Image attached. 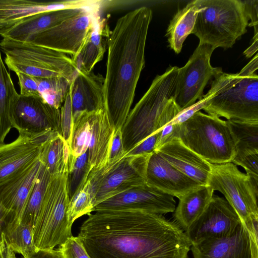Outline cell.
I'll return each mask as SVG.
<instances>
[{
	"instance_id": "10",
	"label": "cell",
	"mask_w": 258,
	"mask_h": 258,
	"mask_svg": "<svg viewBox=\"0 0 258 258\" xmlns=\"http://www.w3.org/2000/svg\"><path fill=\"white\" fill-rule=\"evenodd\" d=\"M114 127L105 108L73 119L69 165L87 151L91 170L108 161Z\"/></svg>"
},
{
	"instance_id": "41",
	"label": "cell",
	"mask_w": 258,
	"mask_h": 258,
	"mask_svg": "<svg viewBox=\"0 0 258 258\" xmlns=\"http://www.w3.org/2000/svg\"><path fill=\"white\" fill-rule=\"evenodd\" d=\"M159 132L149 137L136 147L125 153V156L150 154L155 150V145Z\"/></svg>"
},
{
	"instance_id": "2",
	"label": "cell",
	"mask_w": 258,
	"mask_h": 258,
	"mask_svg": "<svg viewBox=\"0 0 258 258\" xmlns=\"http://www.w3.org/2000/svg\"><path fill=\"white\" fill-rule=\"evenodd\" d=\"M152 17L150 8H137L119 18L111 31L103 96L114 131L121 128L134 101L145 67L146 39Z\"/></svg>"
},
{
	"instance_id": "23",
	"label": "cell",
	"mask_w": 258,
	"mask_h": 258,
	"mask_svg": "<svg viewBox=\"0 0 258 258\" xmlns=\"http://www.w3.org/2000/svg\"><path fill=\"white\" fill-rule=\"evenodd\" d=\"M104 77L93 72L88 74L76 71L69 92L73 119L84 112H91L105 108L103 96Z\"/></svg>"
},
{
	"instance_id": "12",
	"label": "cell",
	"mask_w": 258,
	"mask_h": 258,
	"mask_svg": "<svg viewBox=\"0 0 258 258\" xmlns=\"http://www.w3.org/2000/svg\"><path fill=\"white\" fill-rule=\"evenodd\" d=\"M96 3L85 7L74 17L36 35L28 43L74 56L100 18L99 4Z\"/></svg>"
},
{
	"instance_id": "16",
	"label": "cell",
	"mask_w": 258,
	"mask_h": 258,
	"mask_svg": "<svg viewBox=\"0 0 258 258\" xmlns=\"http://www.w3.org/2000/svg\"><path fill=\"white\" fill-rule=\"evenodd\" d=\"M60 109L52 107L40 97L19 95L11 115L12 128L19 134L35 136L50 131L60 134Z\"/></svg>"
},
{
	"instance_id": "46",
	"label": "cell",
	"mask_w": 258,
	"mask_h": 258,
	"mask_svg": "<svg viewBox=\"0 0 258 258\" xmlns=\"http://www.w3.org/2000/svg\"><path fill=\"white\" fill-rule=\"evenodd\" d=\"M0 258H16L15 253L11 248L5 233L0 235Z\"/></svg>"
},
{
	"instance_id": "11",
	"label": "cell",
	"mask_w": 258,
	"mask_h": 258,
	"mask_svg": "<svg viewBox=\"0 0 258 258\" xmlns=\"http://www.w3.org/2000/svg\"><path fill=\"white\" fill-rule=\"evenodd\" d=\"M207 185L224 196L245 226L249 227L258 219V181L232 162L211 163Z\"/></svg>"
},
{
	"instance_id": "13",
	"label": "cell",
	"mask_w": 258,
	"mask_h": 258,
	"mask_svg": "<svg viewBox=\"0 0 258 258\" xmlns=\"http://www.w3.org/2000/svg\"><path fill=\"white\" fill-rule=\"evenodd\" d=\"M214 50L211 45L199 44L185 66L179 69L174 101L180 111L204 96L205 87L219 70L210 63Z\"/></svg>"
},
{
	"instance_id": "26",
	"label": "cell",
	"mask_w": 258,
	"mask_h": 258,
	"mask_svg": "<svg viewBox=\"0 0 258 258\" xmlns=\"http://www.w3.org/2000/svg\"><path fill=\"white\" fill-rule=\"evenodd\" d=\"M214 191L209 185H202L179 198L174 210L175 222L186 232L204 212L211 201Z\"/></svg>"
},
{
	"instance_id": "24",
	"label": "cell",
	"mask_w": 258,
	"mask_h": 258,
	"mask_svg": "<svg viewBox=\"0 0 258 258\" xmlns=\"http://www.w3.org/2000/svg\"><path fill=\"white\" fill-rule=\"evenodd\" d=\"M110 33L107 20L98 19L77 53L71 56L77 71L85 74L92 72L103 57Z\"/></svg>"
},
{
	"instance_id": "48",
	"label": "cell",
	"mask_w": 258,
	"mask_h": 258,
	"mask_svg": "<svg viewBox=\"0 0 258 258\" xmlns=\"http://www.w3.org/2000/svg\"><path fill=\"white\" fill-rule=\"evenodd\" d=\"M9 26L10 24L8 22L0 20V29Z\"/></svg>"
},
{
	"instance_id": "33",
	"label": "cell",
	"mask_w": 258,
	"mask_h": 258,
	"mask_svg": "<svg viewBox=\"0 0 258 258\" xmlns=\"http://www.w3.org/2000/svg\"><path fill=\"white\" fill-rule=\"evenodd\" d=\"M3 232L12 249L15 253L22 254L24 258L37 249L31 227L20 223L13 229Z\"/></svg>"
},
{
	"instance_id": "34",
	"label": "cell",
	"mask_w": 258,
	"mask_h": 258,
	"mask_svg": "<svg viewBox=\"0 0 258 258\" xmlns=\"http://www.w3.org/2000/svg\"><path fill=\"white\" fill-rule=\"evenodd\" d=\"M91 170L87 151L76 158L69 168L68 189L70 200L83 188Z\"/></svg>"
},
{
	"instance_id": "20",
	"label": "cell",
	"mask_w": 258,
	"mask_h": 258,
	"mask_svg": "<svg viewBox=\"0 0 258 258\" xmlns=\"http://www.w3.org/2000/svg\"><path fill=\"white\" fill-rule=\"evenodd\" d=\"M146 183L178 199L202 186L171 166L155 151L148 161Z\"/></svg>"
},
{
	"instance_id": "19",
	"label": "cell",
	"mask_w": 258,
	"mask_h": 258,
	"mask_svg": "<svg viewBox=\"0 0 258 258\" xmlns=\"http://www.w3.org/2000/svg\"><path fill=\"white\" fill-rule=\"evenodd\" d=\"M42 164L38 160L21 174L0 186V204L4 220L2 231H8L20 224L21 217Z\"/></svg>"
},
{
	"instance_id": "3",
	"label": "cell",
	"mask_w": 258,
	"mask_h": 258,
	"mask_svg": "<svg viewBox=\"0 0 258 258\" xmlns=\"http://www.w3.org/2000/svg\"><path fill=\"white\" fill-rule=\"evenodd\" d=\"M179 69L170 66L157 75L130 111L121 128L125 153L160 132L181 111L174 101Z\"/></svg>"
},
{
	"instance_id": "7",
	"label": "cell",
	"mask_w": 258,
	"mask_h": 258,
	"mask_svg": "<svg viewBox=\"0 0 258 258\" xmlns=\"http://www.w3.org/2000/svg\"><path fill=\"white\" fill-rule=\"evenodd\" d=\"M69 201L68 173L51 175L33 228L37 249H53L73 236L67 218Z\"/></svg>"
},
{
	"instance_id": "32",
	"label": "cell",
	"mask_w": 258,
	"mask_h": 258,
	"mask_svg": "<svg viewBox=\"0 0 258 258\" xmlns=\"http://www.w3.org/2000/svg\"><path fill=\"white\" fill-rule=\"evenodd\" d=\"M36 78L40 98L50 106L60 109L72 80L63 77Z\"/></svg>"
},
{
	"instance_id": "22",
	"label": "cell",
	"mask_w": 258,
	"mask_h": 258,
	"mask_svg": "<svg viewBox=\"0 0 258 258\" xmlns=\"http://www.w3.org/2000/svg\"><path fill=\"white\" fill-rule=\"evenodd\" d=\"M85 7L70 8L39 13L0 29V35L4 39L28 43L36 35L74 17Z\"/></svg>"
},
{
	"instance_id": "21",
	"label": "cell",
	"mask_w": 258,
	"mask_h": 258,
	"mask_svg": "<svg viewBox=\"0 0 258 258\" xmlns=\"http://www.w3.org/2000/svg\"><path fill=\"white\" fill-rule=\"evenodd\" d=\"M171 166L201 185H207L211 163L187 147L178 137L155 150Z\"/></svg>"
},
{
	"instance_id": "14",
	"label": "cell",
	"mask_w": 258,
	"mask_h": 258,
	"mask_svg": "<svg viewBox=\"0 0 258 258\" xmlns=\"http://www.w3.org/2000/svg\"><path fill=\"white\" fill-rule=\"evenodd\" d=\"M258 221L247 227L241 222L230 235L192 244L194 258H258Z\"/></svg>"
},
{
	"instance_id": "29",
	"label": "cell",
	"mask_w": 258,
	"mask_h": 258,
	"mask_svg": "<svg viewBox=\"0 0 258 258\" xmlns=\"http://www.w3.org/2000/svg\"><path fill=\"white\" fill-rule=\"evenodd\" d=\"M70 148L59 134L49 140L43 146L39 161L51 175L69 173Z\"/></svg>"
},
{
	"instance_id": "6",
	"label": "cell",
	"mask_w": 258,
	"mask_h": 258,
	"mask_svg": "<svg viewBox=\"0 0 258 258\" xmlns=\"http://www.w3.org/2000/svg\"><path fill=\"white\" fill-rule=\"evenodd\" d=\"M178 138L211 164L231 162L235 144L226 121L199 111L178 125Z\"/></svg>"
},
{
	"instance_id": "8",
	"label": "cell",
	"mask_w": 258,
	"mask_h": 258,
	"mask_svg": "<svg viewBox=\"0 0 258 258\" xmlns=\"http://www.w3.org/2000/svg\"><path fill=\"white\" fill-rule=\"evenodd\" d=\"M0 50L9 70L37 78L63 77L72 80L77 69L64 53L30 43L3 38Z\"/></svg>"
},
{
	"instance_id": "42",
	"label": "cell",
	"mask_w": 258,
	"mask_h": 258,
	"mask_svg": "<svg viewBox=\"0 0 258 258\" xmlns=\"http://www.w3.org/2000/svg\"><path fill=\"white\" fill-rule=\"evenodd\" d=\"M121 128L114 131L112 137L107 162L121 159L125 156Z\"/></svg>"
},
{
	"instance_id": "15",
	"label": "cell",
	"mask_w": 258,
	"mask_h": 258,
	"mask_svg": "<svg viewBox=\"0 0 258 258\" xmlns=\"http://www.w3.org/2000/svg\"><path fill=\"white\" fill-rule=\"evenodd\" d=\"M58 134L50 131L32 137L19 134L14 141L1 144L0 186L34 164L45 144Z\"/></svg>"
},
{
	"instance_id": "25",
	"label": "cell",
	"mask_w": 258,
	"mask_h": 258,
	"mask_svg": "<svg viewBox=\"0 0 258 258\" xmlns=\"http://www.w3.org/2000/svg\"><path fill=\"white\" fill-rule=\"evenodd\" d=\"M94 1H68L37 2L28 0H0V20L10 26L25 18L47 11L92 5Z\"/></svg>"
},
{
	"instance_id": "36",
	"label": "cell",
	"mask_w": 258,
	"mask_h": 258,
	"mask_svg": "<svg viewBox=\"0 0 258 258\" xmlns=\"http://www.w3.org/2000/svg\"><path fill=\"white\" fill-rule=\"evenodd\" d=\"M60 135L70 148L73 129V110L69 91L60 108Z\"/></svg>"
},
{
	"instance_id": "37",
	"label": "cell",
	"mask_w": 258,
	"mask_h": 258,
	"mask_svg": "<svg viewBox=\"0 0 258 258\" xmlns=\"http://www.w3.org/2000/svg\"><path fill=\"white\" fill-rule=\"evenodd\" d=\"M57 249L62 258H91L77 236L68 238Z\"/></svg>"
},
{
	"instance_id": "9",
	"label": "cell",
	"mask_w": 258,
	"mask_h": 258,
	"mask_svg": "<svg viewBox=\"0 0 258 258\" xmlns=\"http://www.w3.org/2000/svg\"><path fill=\"white\" fill-rule=\"evenodd\" d=\"M151 154L124 156L121 159L93 168L85 184L91 194L94 206L133 187L145 183L147 163Z\"/></svg>"
},
{
	"instance_id": "44",
	"label": "cell",
	"mask_w": 258,
	"mask_h": 258,
	"mask_svg": "<svg viewBox=\"0 0 258 258\" xmlns=\"http://www.w3.org/2000/svg\"><path fill=\"white\" fill-rule=\"evenodd\" d=\"M247 15L250 22L249 26H253L254 34H258V1H243Z\"/></svg>"
},
{
	"instance_id": "17",
	"label": "cell",
	"mask_w": 258,
	"mask_h": 258,
	"mask_svg": "<svg viewBox=\"0 0 258 258\" xmlns=\"http://www.w3.org/2000/svg\"><path fill=\"white\" fill-rule=\"evenodd\" d=\"M240 222L225 199L213 195L203 214L185 232L192 245L207 239L228 236Z\"/></svg>"
},
{
	"instance_id": "28",
	"label": "cell",
	"mask_w": 258,
	"mask_h": 258,
	"mask_svg": "<svg viewBox=\"0 0 258 258\" xmlns=\"http://www.w3.org/2000/svg\"><path fill=\"white\" fill-rule=\"evenodd\" d=\"M19 95L0 51V144L12 128L11 115Z\"/></svg>"
},
{
	"instance_id": "50",
	"label": "cell",
	"mask_w": 258,
	"mask_h": 258,
	"mask_svg": "<svg viewBox=\"0 0 258 258\" xmlns=\"http://www.w3.org/2000/svg\"><path fill=\"white\" fill-rule=\"evenodd\" d=\"M1 230H2V226H1V225L0 224V235H1Z\"/></svg>"
},
{
	"instance_id": "47",
	"label": "cell",
	"mask_w": 258,
	"mask_h": 258,
	"mask_svg": "<svg viewBox=\"0 0 258 258\" xmlns=\"http://www.w3.org/2000/svg\"><path fill=\"white\" fill-rule=\"evenodd\" d=\"M257 35L258 34H254V40L251 45L244 52V54L247 58L250 57L257 50Z\"/></svg>"
},
{
	"instance_id": "31",
	"label": "cell",
	"mask_w": 258,
	"mask_h": 258,
	"mask_svg": "<svg viewBox=\"0 0 258 258\" xmlns=\"http://www.w3.org/2000/svg\"><path fill=\"white\" fill-rule=\"evenodd\" d=\"M42 164V163H41ZM51 175L42 165L25 206L20 223L34 227Z\"/></svg>"
},
{
	"instance_id": "30",
	"label": "cell",
	"mask_w": 258,
	"mask_h": 258,
	"mask_svg": "<svg viewBox=\"0 0 258 258\" xmlns=\"http://www.w3.org/2000/svg\"><path fill=\"white\" fill-rule=\"evenodd\" d=\"M226 121L234 141V158L258 154V122Z\"/></svg>"
},
{
	"instance_id": "45",
	"label": "cell",
	"mask_w": 258,
	"mask_h": 258,
	"mask_svg": "<svg viewBox=\"0 0 258 258\" xmlns=\"http://www.w3.org/2000/svg\"><path fill=\"white\" fill-rule=\"evenodd\" d=\"M25 258H62L57 249H39L30 253Z\"/></svg>"
},
{
	"instance_id": "39",
	"label": "cell",
	"mask_w": 258,
	"mask_h": 258,
	"mask_svg": "<svg viewBox=\"0 0 258 258\" xmlns=\"http://www.w3.org/2000/svg\"><path fill=\"white\" fill-rule=\"evenodd\" d=\"M210 98L211 94L208 92L206 95H204L201 99L198 100L195 104L179 112L169 123L172 124L179 125L185 122L195 113L203 109Z\"/></svg>"
},
{
	"instance_id": "43",
	"label": "cell",
	"mask_w": 258,
	"mask_h": 258,
	"mask_svg": "<svg viewBox=\"0 0 258 258\" xmlns=\"http://www.w3.org/2000/svg\"><path fill=\"white\" fill-rule=\"evenodd\" d=\"M178 131V124H172L170 123L166 124L159 132L155 145V150L174 137H177Z\"/></svg>"
},
{
	"instance_id": "5",
	"label": "cell",
	"mask_w": 258,
	"mask_h": 258,
	"mask_svg": "<svg viewBox=\"0 0 258 258\" xmlns=\"http://www.w3.org/2000/svg\"><path fill=\"white\" fill-rule=\"evenodd\" d=\"M198 4L191 34L199 44L227 49L246 33L249 18L243 1L198 0Z\"/></svg>"
},
{
	"instance_id": "40",
	"label": "cell",
	"mask_w": 258,
	"mask_h": 258,
	"mask_svg": "<svg viewBox=\"0 0 258 258\" xmlns=\"http://www.w3.org/2000/svg\"><path fill=\"white\" fill-rule=\"evenodd\" d=\"M231 162L236 166L243 167L246 174L254 180L258 181V154L233 158Z\"/></svg>"
},
{
	"instance_id": "27",
	"label": "cell",
	"mask_w": 258,
	"mask_h": 258,
	"mask_svg": "<svg viewBox=\"0 0 258 258\" xmlns=\"http://www.w3.org/2000/svg\"><path fill=\"white\" fill-rule=\"evenodd\" d=\"M199 10L198 0L192 1L179 10L171 20L166 36L171 49L179 53L183 42L191 34Z\"/></svg>"
},
{
	"instance_id": "49",
	"label": "cell",
	"mask_w": 258,
	"mask_h": 258,
	"mask_svg": "<svg viewBox=\"0 0 258 258\" xmlns=\"http://www.w3.org/2000/svg\"><path fill=\"white\" fill-rule=\"evenodd\" d=\"M3 220H4V213H3V211L1 205L0 204V224L1 225V226H2V225L3 222Z\"/></svg>"
},
{
	"instance_id": "18",
	"label": "cell",
	"mask_w": 258,
	"mask_h": 258,
	"mask_svg": "<svg viewBox=\"0 0 258 258\" xmlns=\"http://www.w3.org/2000/svg\"><path fill=\"white\" fill-rule=\"evenodd\" d=\"M174 197L165 194L146 183L133 187L95 206L99 210H138L158 214L173 212Z\"/></svg>"
},
{
	"instance_id": "1",
	"label": "cell",
	"mask_w": 258,
	"mask_h": 258,
	"mask_svg": "<svg viewBox=\"0 0 258 258\" xmlns=\"http://www.w3.org/2000/svg\"><path fill=\"white\" fill-rule=\"evenodd\" d=\"M88 214L77 236L91 258H187L185 232L162 215L138 210Z\"/></svg>"
},
{
	"instance_id": "35",
	"label": "cell",
	"mask_w": 258,
	"mask_h": 258,
	"mask_svg": "<svg viewBox=\"0 0 258 258\" xmlns=\"http://www.w3.org/2000/svg\"><path fill=\"white\" fill-rule=\"evenodd\" d=\"M93 199L88 186L85 184L83 188L70 201L67 209V218L70 227L78 218L93 212Z\"/></svg>"
},
{
	"instance_id": "4",
	"label": "cell",
	"mask_w": 258,
	"mask_h": 258,
	"mask_svg": "<svg viewBox=\"0 0 258 258\" xmlns=\"http://www.w3.org/2000/svg\"><path fill=\"white\" fill-rule=\"evenodd\" d=\"M257 62L256 53L238 73L219 68L211 81V98L203 110L227 120L258 122Z\"/></svg>"
},
{
	"instance_id": "38",
	"label": "cell",
	"mask_w": 258,
	"mask_h": 258,
	"mask_svg": "<svg viewBox=\"0 0 258 258\" xmlns=\"http://www.w3.org/2000/svg\"><path fill=\"white\" fill-rule=\"evenodd\" d=\"M20 88V95L26 97H40L36 78L22 72H15Z\"/></svg>"
}]
</instances>
